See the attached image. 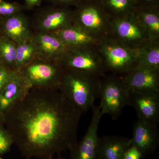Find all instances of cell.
Wrapping results in <instances>:
<instances>
[{
    "instance_id": "1",
    "label": "cell",
    "mask_w": 159,
    "mask_h": 159,
    "mask_svg": "<svg viewBox=\"0 0 159 159\" xmlns=\"http://www.w3.org/2000/svg\"><path fill=\"white\" fill-rule=\"evenodd\" d=\"M82 113L58 89L32 88L5 114L6 129L28 159H52L77 143Z\"/></svg>"
},
{
    "instance_id": "2",
    "label": "cell",
    "mask_w": 159,
    "mask_h": 159,
    "mask_svg": "<svg viewBox=\"0 0 159 159\" xmlns=\"http://www.w3.org/2000/svg\"><path fill=\"white\" fill-rule=\"evenodd\" d=\"M101 77L81 71L64 69L58 90L83 113L99 98Z\"/></svg>"
},
{
    "instance_id": "3",
    "label": "cell",
    "mask_w": 159,
    "mask_h": 159,
    "mask_svg": "<svg viewBox=\"0 0 159 159\" xmlns=\"http://www.w3.org/2000/svg\"><path fill=\"white\" fill-rule=\"evenodd\" d=\"M97 47L106 72L121 76L138 65L137 49L130 48L110 36L100 39Z\"/></svg>"
},
{
    "instance_id": "4",
    "label": "cell",
    "mask_w": 159,
    "mask_h": 159,
    "mask_svg": "<svg viewBox=\"0 0 159 159\" xmlns=\"http://www.w3.org/2000/svg\"><path fill=\"white\" fill-rule=\"evenodd\" d=\"M130 93L121 76L114 74L103 76L99 96L102 116L107 114L113 120L118 119L124 107L129 105Z\"/></svg>"
},
{
    "instance_id": "5",
    "label": "cell",
    "mask_w": 159,
    "mask_h": 159,
    "mask_svg": "<svg viewBox=\"0 0 159 159\" xmlns=\"http://www.w3.org/2000/svg\"><path fill=\"white\" fill-rule=\"evenodd\" d=\"M111 20L99 0H85L73 10V24L99 40L109 36Z\"/></svg>"
},
{
    "instance_id": "6",
    "label": "cell",
    "mask_w": 159,
    "mask_h": 159,
    "mask_svg": "<svg viewBox=\"0 0 159 159\" xmlns=\"http://www.w3.org/2000/svg\"><path fill=\"white\" fill-rule=\"evenodd\" d=\"M97 46L70 48L58 61V63L63 68L76 70L102 77L106 71Z\"/></svg>"
},
{
    "instance_id": "7",
    "label": "cell",
    "mask_w": 159,
    "mask_h": 159,
    "mask_svg": "<svg viewBox=\"0 0 159 159\" xmlns=\"http://www.w3.org/2000/svg\"><path fill=\"white\" fill-rule=\"evenodd\" d=\"M19 71L26 87L58 89L63 68L60 65L39 62L29 63Z\"/></svg>"
},
{
    "instance_id": "8",
    "label": "cell",
    "mask_w": 159,
    "mask_h": 159,
    "mask_svg": "<svg viewBox=\"0 0 159 159\" xmlns=\"http://www.w3.org/2000/svg\"><path fill=\"white\" fill-rule=\"evenodd\" d=\"M109 36L134 50L150 40L133 12L111 19Z\"/></svg>"
},
{
    "instance_id": "9",
    "label": "cell",
    "mask_w": 159,
    "mask_h": 159,
    "mask_svg": "<svg viewBox=\"0 0 159 159\" xmlns=\"http://www.w3.org/2000/svg\"><path fill=\"white\" fill-rule=\"evenodd\" d=\"M129 105L134 109L138 121L152 125H158L159 92L131 91Z\"/></svg>"
},
{
    "instance_id": "10",
    "label": "cell",
    "mask_w": 159,
    "mask_h": 159,
    "mask_svg": "<svg viewBox=\"0 0 159 159\" xmlns=\"http://www.w3.org/2000/svg\"><path fill=\"white\" fill-rule=\"evenodd\" d=\"M93 116L85 135L70 151L69 159H96L99 137L98 128L102 115L99 105L92 107Z\"/></svg>"
},
{
    "instance_id": "11",
    "label": "cell",
    "mask_w": 159,
    "mask_h": 159,
    "mask_svg": "<svg viewBox=\"0 0 159 159\" xmlns=\"http://www.w3.org/2000/svg\"><path fill=\"white\" fill-rule=\"evenodd\" d=\"M132 145L142 153L143 158L153 154L159 145L158 125L137 121L133 128Z\"/></svg>"
},
{
    "instance_id": "12",
    "label": "cell",
    "mask_w": 159,
    "mask_h": 159,
    "mask_svg": "<svg viewBox=\"0 0 159 159\" xmlns=\"http://www.w3.org/2000/svg\"><path fill=\"white\" fill-rule=\"evenodd\" d=\"M120 76L131 91L159 92V70L137 66Z\"/></svg>"
},
{
    "instance_id": "13",
    "label": "cell",
    "mask_w": 159,
    "mask_h": 159,
    "mask_svg": "<svg viewBox=\"0 0 159 159\" xmlns=\"http://www.w3.org/2000/svg\"><path fill=\"white\" fill-rule=\"evenodd\" d=\"M29 91L19 71L11 70L9 79L0 90V111L6 113Z\"/></svg>"
},
{
    "instance_id": "14",
    "label": "cell",
    "mask_w": 159,
    "mask_h": 159,
    "mask_svg": "<svg viewBox=\"0 0 159 159\" xmlns=\"http://www.w3.org/2000/svg\"><path fill=\"white\" fill-rule=\"evenodd\" d=\"M31 41L36 55L45 59H56L58 61L70 49L53 33L40 32L32 37Z\"/></svg>"
},
{
    "instance_id": "15",
    "label": "cell",
    "mask_w": 159,
    "mask_h": 159,
    "mask_svg": "<svg viewBox=\"0 0 159 159\" xmlns=\"http://www.w3.org/2000/svg\"><path fill=\"white\" fill-rule=\"evenodd\" d=\"M41 32L52 33L73 24V10L59 6L42 12L38 21Z\"/></svg>"
},
{
    "instance_id": "16",
    "label": "cell",
    "mask_w": 159,
    "mask_h": 159,
    "mask_svg": "<svg viewBox=\"0 0 159 159\" xmlns=\"http://www.w3.org/2000/svg\"><path fill=\"white\" fill-rule=\"evenodd\" d=\"M131 145V139L127 137L111 135L99 137L96 159H122Z\"/></svg>"
},
{
    "instance_id": "17",
    "label": "cell",
    "mask_w": 159,
    "mask_h": 159,
    "mask_svg": "<svg viewBox=\"0 0 159 159\" xmlns=\"http://www.w3.org/2000/svg\"><path fill=\"white\" fill-rule=\"evenodd\" d=\"M52 33L70 48L97 46L100 40L74 24Z\"/></svg>"
},
{
    "instance_id": "18",
    "label": "cell",
    "mask_w": 159,
    "mask_h": 159,
    "mask_svg": "<svg viewBox=\"0 0 159 159\" xmlns=\"http://www.w3.org/2000/svg\"><path fill=\"white\" fill-rule=\"evenodd\" d=\"M3 29L6 37L16 45L26 42L32 38L28 20L21 12L6 17Z\"/></svg>"
},
{
    "instance_id": "19",
    "label": "cell",
    "mask_w": 159,
    "mask_h": 159,
    "mask_svg": "<svg viewBox=\"0 0 159 159\" xmlns=\"http://www.w3.org/2000/svg\"><path fill=\"white\" fill-rule=\"evenodd\" d=\"M150 40H159V7H136L133 11Z\"/></svg>"
},
{
    "instance_id": "20",
    "label": "cell",
    "mask_w": 159,
    "mask_h": 159,
    "mask_svg": "<svg viewBox=\"0 0 159 159\" xmlns=\"http://www.w3.org/2000/svg\"><path fill=\"white\" fill-rule=\"evenodd\" d=\"M138 65L159 70V40H148L137 49Z\"/></svg>"
},
{
    "instance_id": "21",
    "label": "cell",
    "mask_w": 159,
    "mask_h": 159,
    "mask_svg": "<svg viewBox=\"0 0 159 159\" xmlns=\"http://www.w3.org/2000/svg\"><path fill=\"white\" fill-rule=\"evenodd\" d=\"M110 17H121L133 12L136 7L135 0H99Z\"/></svg>"
},
{
    "instance_id": "22",
    "label": "cell",
    "mask_w": 159,
    "mask_h": 159,
    "mask_svg": "<svg viewBox=\"0 0 159 159\" xmlns=\"http://www.w3.org/2000/svg\"><path fill=\"white\" fill-rule=\"evenodd\" d=\"M17 45L8 38L0 37V58L6 67L16 70V55Z\"/></svg>"
},
{
    "instance_id": "23",
    "label": "cell",
    "mask_w": 159,
    "mask_h": 159,
    "mask_svg": "<svg viewBox=\"0 0 159 159\" xmlns=\"http://www.w3.org/2000/svg\"><path fill=\"white\" fill-rule=\"evenodd\" d=\"M35 55L36 51L31 39L17 45L16 55V70L19 71L30 63Z\"/></svg>"
},
{
    "instance_id": "24",
    "label": "cell",
    "mask_w": 159,
    "mask_h": 159,
    "mask_svg": "<svg viewBox=\"0 0 159 159\" xmlns=\"http://www.w3.org/2000/svg\"><path fill=\"white\" fill-rule=\"evenodd\" d=\"M22 9V6L19 3L2 1L0 2V16L9 17L20 12Z\"/></svg>"
},
{
    "instance_id": "25",
    "label": "cell",
    "mask_w": 159,
    "mask_h": 159,
    "mask_svg": "<svg viewBox=\"0 0 159 159\" xmlns=\"http://www.w3.org/2000/svg\"><path fill=\"white\" fill-rule=\"evenodd\" d=\"M13 144V140L9 131L3 125H0V155L9 152Z\"/></svg>"
},
{
    "instance_id": "26",
    "label": "cell",
    "mask_w": 159,
    "mask_h": 159,
    "mask_svg": "<svg viewBox=\"0 0 159 159\" xmlns=\"http://www.w3.org/2000/svg\"><path fill=\"white\" fill-rule=\"evenodd\" d=\"M142 153L134 146L132 145L125 152L122 159H142Z\"/></svg>"
},
{
    "instance_id": "27",
    "label": "cell",
    "mask_w": 159,
    "mask_h": 159,
    "mask_svg": "<svg viewBox=\"0 0 159 159\" xmlns=\"http://www.w3.org/2000/svg\"><path fill=\"white\" fill-rule=\"evenodd\" d=\"M11 71L3 64H0V90L9 79Z\"/></svg>"
},
{
    "instance_id": "28",
    "label": "cell",
    "mask_w": 159,
    "mask_h": 159,
    "mask_svg": "<svg viewBox=\"0 0 159 159\" xmlns=\"http://www.w3.org/2000/svg\"><path fill=\"white\" fill-rule=\"evenodd\" d=\"M51 2L54 5L58 6H70L77 7L83 2L85 0H50Z\"/></svg>"
},
{
    "instance_id": "29",
    "label": "cell",
    "mask_w": 159,
    "mask_h": 159,
    "mask_svg": "<svg viewBox=\"0 0 159 159\" xmlns=\"http://www.w3.org/2000/svg\"><path fill=\"white\" fill-rule=\"evenodd\" d=\"M136 7H159V0H135Z\"/></svg>"
},
{
    "instance_id": "30",
    "label": "cell",
    "mask_w": 159,
    "mask_h": 159,
    "mask_svg": "<svg viewBox=\"0 0 159 159\" xmlns=\"http://www.w3.org/2000/svg\"><path fill=\"white\" fill-rule=\"evenodd\" d=\"M26 6L29 8H33L40 5L41 0H25Z\"/></svg>"
},
{
    "instance_id": "31",
    "label": "cell",
    "mask_w": 159,
    "mask_h": 159,
    "mask_svg": "<svg viewBox=\"0 0 159 159\" xmlns=\"http://www.w3.org/2000/svg\"><path fill=\"white\" fill-rule=\"evenodd\" d=\"M5 114L0 111V125H3L5 123Z\"/></svg>"
},
{
    "instance_id": "32",
    "label": "cell",
    "mask_w": 159,
    "mask_h": 159,
    "mask_svg": "<svg viewBox=\"0 0 159 159\" xmlns=\"http://www.w3.org/2000/svg\"><path fill=\"white\" fill-rule=\"evenodd\" d=\"M52 159H66L65 158L61 156L60 155H59V156L57 157V158H54V157Z\"/></svg>"
},
{
    "instance_id": "33",
    "label": "cell",
    "mask_w": 159,
    "mask_h": 159,
    "mask_svg": "<svg viewBox=\"0 0 159 159\" xmlns=\"http://www.w3.org/2000/svg\"><path fill=\"white\" fill-rule=\"evenodd\" d=\"M0 64H3L2 62V60H1V58H0Z\"/></svg>"
},
{
    "instance_id": "34",
    "label": "cell",
    "mask_w": 159,
    "mask_h": 159,
    "mask_svg": "<svg viewBox=\"0 0 159 159\" xmlns=\"http://www.w3.org/2000/svg\"><path fill=\"white\" fill-rule=\"evenodd\" d=\"M2 0H0V2H2Z\"/></svg>"
},
{
    "instance_id": "35",
    "label": "cell",
    "mask_w": 159,
    "mask_h": 159,
    "mask_svg": "<svg viewBox=\"0 0 159 159\" xmlns=\"http://www.w3.org/2000/svg\"><path fill=\"white\" fill-rule=\"evenodd\" d=\"M0 159H2V158H1V157H0Z\"/></svg>"
}]
</instances>
